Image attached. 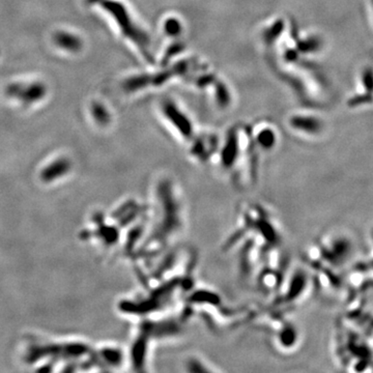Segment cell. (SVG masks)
<instances>
[{"label": "cell", "instance_id": "obj_3", "mask_svg": "<svg viewBox=\"0 0 373 373\" xmlns=\"http://www.w3.org/2000/svg\"><path fill=\"white\" fill-rule=\"evenodd\" d=\"M93 112L94 118H95L98 122H100V123H105V122L107 121L106 111H105V109H104L101 105H99V104H94V105L93 106Z\"/></svg>", "mask_w": 373, "mask_h": 373}, {"label": "cell", "instance_id": "obj_2", "mask_svg": "<svg viewBox=\"0 0 373 373\" xmlns=\"http://www.w3.org/2000/svg\"><path fill=\"white\" fill-rule=\"evenodd\" d=\"M53 40L58 47L65 51L73 52V53L78 52L82 47V43L79 37L66 31H57L53 36Z\"/></svg>", "mask_w": 373, "mask_h": 373}, {"label": "cell", "instance_id": "obj_1", "mask_svg": "<svg viewBox=\"0 0 373 373\" xmlns=\"http://www.w3.org/2000/svg\"><path fill=\"white\" fill-rule=\"evenodd\" d=\"M4 92L10 98L17 99L24 104H32L45 98L47 87L42 82H32L28 84L13 83L7 85Z\"/></svg>", "mask_w": 373, "mask_h": 373}]
</instances>
